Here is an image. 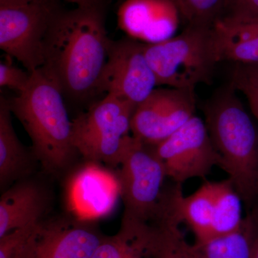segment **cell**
Instances as JSON below:
<instances>
[{"mask_svg":"<svg viewBox=\"0 0 258 258\" xmlns=\"http://www.w3.org/2000/svg\"><path fill=\"white\" fill-rule=\"evenodd\" d=\"M179 225L172 220L154 225L158 237L152 258H205L200 246L187 242Z\"/></svg>","mask_w":258,"mask_h":258,"instance_id":"20","label":"cell"},{"mask_svg":"<svg viewBox=\"0 0 258 258\" xmlns=\"http://www.w3.org/2000/svg\"><path fill=\"white\" fill-rule=\"evenodd\" d=\"M37 224L11 231L0 237V258H20Z\"/></svg>","mask_w":258,"mask_h":258,"instance_id":"23","label":"cell"},{"mask_svg":"<svg viewBox=\"0 0 258 258\" xmlns=\"http://www.w3.org/2000/svg\"><path fill=\"white\" fill-rule=\"evenodd\" d=\"M212 184L213 230L214 238H215L230 233L240 227L244 220L242 215V203L243 202L228 179L212 181Z\"/></svg>","mask_w":258,"mask_h":258,"instance_id":"19","label":"cell"},{"mask_svg":"<svg viewBox=\"0 0 258 258\" xmlns=\"http://www.w3.org/2000/svg\"><path fill=\"white\" fill-rule=\"evenodd\" d=\"M171 1L174 2V3H175V4H176V0H171Z\"/></svg>","mask_w":258,"mask_h":258,"instance_id":"30","label":"cell"},{"mask_svg":"<svg viewBox=\"0 0 258 258\" xmlns=\"http://www.w3.org/2000/svg\"><path fill=\"white\" fill-rule=\"evenodd\" d=\"M41 1L43 0H0V7L25 6Z\"/></svg>","mask_w":258,"mask_h":258,"instance_id":"27","label":"cell"},{"mask_svg":"<svg viewBox=\"0 0 258 258\" xmlns=\"http://www.w3.org/2000/svg\"><path fill=\"white\" fill-rule=\"evenodd\" d=\"M30 73L19 69L11 62L0 63V86L16 90L22 93L28 87L30 81Z\"/></svg>","mask_w":258,"mask_h":258,"instance_id":"24","label":"cell"},{"mask_svg":"<svg viewBox=\"0 0 258 258\" xmlns=\"http://www.w3.org/2000/svg\"><path fill=\"white\" fill-rule=\"evenodd\" d=\"M218 20L233 23L258 20V0H225Z\"/></svg>","mask_w":258,"mask_h":258,"instance_id":"22","label":"cell"},{"mask_svg":"<svg viewBox=\"0 0 258 258\" xmlns=\"http://www.w3.org/2000/svg\"><path fill=\"white\" fill-rule=\"evenodd\" d=\"M118 166L123 216L155 225L164 212L169 190L164 186L165 167L155 147L132 136Z\"/></svg>","mask_w":258,"mask_h":258,"instance_id":"5","label":"cell"},{"mask_svg":"<svg viewBox=\"0 0 258 258\" xmlns=\"http://www.w3.org/2000/svg\"><path fill=\"white\" fill-rule=\"evenodd\" d=\"M225 0H176L187 25L213 26L221 15Z\"/></svg>","mask_w":258,"mask_h":258,"instance_id":"21","label":"cell"},{"mask_svg":"<svg viewBox=\"0 0 258 258\" xmlns=\"http://www.w3.org/2000/svg\"><path fill=\"white\" fill-rule=\"evenodd\" d=\"M257 223L258 205L249 210L238 229L198 245L205 258H252Z\"/></svg>","mask_w":258,"mask_h":258,"instance_id":"18","label":"cell"},{"mask_svg":"<svg viewBox=\"0 0 258 258\" xmlns=\"http://www.w3.org/2000/svg\"><path fill=\"white\" fill-rule=\"evenodd\" d=\"M157 86L144 54L143 42L130 37L112 41L98 93L113 95L137 106Z\"/></svg>","mask_w":258,"mask_h":258,"instance_id":"9","label":"cell"},{"mask_svg":"<svg viewBox=\"0 0 258 258\" xmlns=\"http://www.w3.org/2000/svg\"><path fill=\"white\" fill-rule=\"evenodd\" d=\"M157 226L123 216L115 235L105 236L91 258H152Z\"/></svg>","mask_w":258,"mask_h":258,"instance_id":"15","label":"cell"},{"mask_svg":"<svg viewBox=\"0 0 258 258\" xmlns=\"http://www.w3.org/2000/svg\"><path fill=\"white\" fill-rule=\"evenodd\" d=\"M238 91L243 93L247 101H248L249 108L252 112L254 117L258 120V92L253 89L249 88H240Z\"/></svg>","mask_w":258,"mask_h":258,"instance_id":"26","label":"cell"},{"mask_svg":"<svg viewBox=\"0 0 258 258\" xmlns=\"http://www.w3.org/2000/svg\"><path fill=\"white\" fill-rule=\"evenodd\" d=\"M194 90L155 89L136 108L132 119L134 137L156 146L169 138L195 115Z\"/></svg>","mask_w":258,"mask_h":258,"instance_id":"11","label":"cell"},{"mask_svg":"<svg viewBox=\"0 0 258 258\" xmlns=\"http://www.w3.org/2000/svg\"><path fill=\"white\" fill-rule=\"evenodd\" d=\"M9 102L0 98V184L6 186L32 170V157L20 143L12 123Z\"/></svg>","mask_w":258,"mask_h":258,"instance_id":"17","label":"cell"},{"mask_svg":"<svg viewBox=\"0 0 258 258\" xmlns=\"http://www.w3.org/2000/svg\"><path fill=\"white\" fill-rule=\"evenodd\" d=\"M120 195L118 178L96 163L90 162L71 180L69 204L76 217L95 221L106 216L114 208Z\"/></svg>","mask_w":258,"mask_h":258,"instance_id":"13","label":"cell"},{"mask_svg":"<svg viewBox=\"0 0 258 258\" xmlns=\"http://www.w3.org/2000/svg\"><path fill=\"white\" fill-rule=\"evenodd\" d=\"M64 1L69 2V3H74L78 6H82V5H86L91 4V3H96L99 0H64Z\"/></svg>","mask_w":258,"mask_h":258,"instance_id":"28","label":"cell"},{"mask_svg":"<svg viewBox=\"0 0 258 258\" xmlns=\"http://www.w3.org/2000/svg\"><path fill=\"white\" fill-rule=\"evenodd\" d=\"M231 86L235 90L249 88L258 92V63L235 64Z\"/></svg>","mask_w":258,"mask_h":258,"instance_id":"25","label":"cell"},{"mask_svg":"<svg viewBox=\"0 0 258 258\" xmlns=\"http://www.w3.org/2000/svg\"><path fill=\"white\" fill-rule=\"evenodd\" d=\"M144 54L158 86L180 89L210 82L220 62L213 26L187 25L169 40L144 43Z\"/></svg>","mask_w":258,"mask_h":258,"instance_id":"4","label":"cell"},{"mask_svg":"<svg viewBox=\"0 0 258 258\" xmlns=\"http://www.w3.org/2000/svg\"><path fill=\"white\" fill-rule=\"evenodd\" d=\"M137 106L106 94L89 110L72 120L73 139L79 154L90 162L119 165L132 136V116Z\"/></svg>","mask_w":258,"mask_h":258,"instance_id":"6","label":"cell"},{"mask_svg":"<svg viewBox=\"0 0 258 258\" xmlns=\"http://www.w3.org/2000/svg\"><path fill=\"white\" fill-rule=\"evenodd\" d=\"M232 86L205 108V123L221 159L220 168L247 209L258 205V130Z\"/></svg>","mask_w":258,"mask_h":258,"instance_id":"3","label":"cell"},{"mask_svg":"<svg viewBox=\"0 0 258 258\" xmlns=\"http://www.w3.org/2000/svg\"><path fill=\"white\" fill-rule=\"evenodd\" d=\"M112 41L101 0L60 10L47 31L41 69L64 95L84 99L98 92Z\"/></svg>","mask_w":258,"mask_h":258,"instance_id":"1","label":"cell"},{"mask_svg":"<svg viewBox=\"0 0 258 258\" xmlns=\"http://www.w3.org/2000/svg\"><path fill=\"white\" fill-rule=\"evenodd\" d=\"M252 258H258V223L257 232L254 237L253 249H252Z\"/></svg>","mask_w":258,"mask_h":258,"instance_id":"29","label":"cell"},{"mask_svg":"<svg viewBox=\"0 0 258 258\" xmlns=\"http://www.w3.org/2000/svg\"><path fill=\"white\" fill-rule=\"evenodd\" d=\"M181 18L171 0H125L117 23L128 37L145 44L165 41L175 35Z\"/></svg>","mask_w":258,"mask_h":258,"instance_id":"12","label":"cell"},{"mask_svg":"<svg viewBox=\"0 0 258 258\" xmlns=\"http://www.w3.org/2000/svg\"><path fill=\"white\" fill-rule=\"evenodd\" d=\"M154 147L167 177L176 184L205 179L221 164L205 121L197 115Z\"/></svg>","mask_w":258,"mask_h":258,"instance_id":"8","label":"cell"},{"mask_svg":"<svg viewBox=\"0 0 258 258\" xmlns=\"http://www.w3.org/2000/svg\"><path fill=\"white\" fill-rule=\"evenodd\" d=\"M105 236L95 221L78 217L42 220L20 258H91Z\"/></svg>","mask_w":258,"mask_h":258,"instance_id":"10","label":"cell"},{"mask_svg":"<svg viewBox=\"0 0 258 258\" xmlns=\"http://www.w3.org/2000/svg\"><path fill=\"white\" fill-rule=\"evenodd\" d=\"M59 10L55 0L0 7V48L30 74L41 69L47 31Z\"/></svg>","mask_w":258,"mask_h":258,"instance_id":"7","label":"cell"},{"mask_svg":"<svg viewBox=\"0 0 258 258\" xmlns=\"http://www.w3.org/2000/svg\"><path fill=\"white\" fill-rule=\"evenodd\" d=\"M49 207L46 190L35 181H22L0 199V237L43 220Z\"/></svg>","mask_w":258,"mask_h":258,"instance_id":"14","label":"cell"},{"mask_svg":"<svg viewBox=\"0 0 258 258\" xmlns=\"http://www.w3.org/2000/svg\"><path fill=\"white\" fill-rule=\"evenodd\" d=\"M30 74L26 89L8 100L10 110L31 139L35 159L49 174H59L79 154L73 139V121L58 85L42 69Z\"/></svg>","mask_w":258,"mask_h":258,"instance_id":"2","label":"cell"},{"mask_svg":"<svg viewBox=\"0 0 258 258\" xmlns=\"http://www.w3.org/2000/svg\"><path fill=\"white\" fill-rule=\"evenodd\" d=\"M213 29L220 62L258 63V20L242 23L218 20Z\"/></svg>","mask_w":258,"mask_h":258,"instance_id":"16","label":"cell"}]
</instances>
